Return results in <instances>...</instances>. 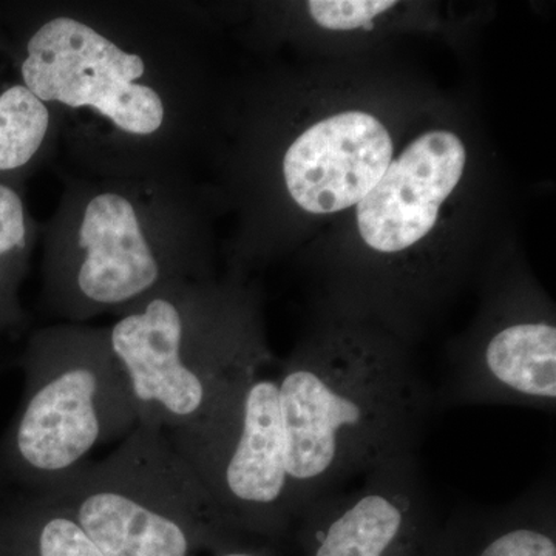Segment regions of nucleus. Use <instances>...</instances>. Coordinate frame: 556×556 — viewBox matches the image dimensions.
<instances>
[{
    "mask_svg": "<svg viewBox=\"0 0 556 556\" xmlns=\"http://www.w3.org/2000/svg\"><path fill=\"white\" fill-rule=\"evenodd\" d=\"M357 481L300 515L291 538L300 556L452 555L456 510H441L417 456L391 460Z\"/></svg>",
    "mask_w": 556,
    "mask_h": 556,
    "instance_id": "obj_8",
    "label": "nucleus"
},
{
    "mask_svg": "<svg viewBox=\"0 0 556 556\" xmlns=\"http://www.w3.org/2000/svg\"><path fill=\"white\" fill-rule=\"evenodd\" d=\"M21 169L10 131L7 129L5 121L0 118V172H13Z\"/></svg>",
    "mask_w": 556,
    "mask_h": 556,
    "instance_id": "obj_16",
    "label": "nucleus"
},
{
    "mask_svg": "<svg viewBox=\"0 0 556 556\" xmlns=\"http://www.w3.org/2000/svg\"><path fill=\"white\" fill-rule=\"evenodd\" d=\"M28 218L20 192L0 182V332L24 320L20 285L28 248Z\"/></svg>",
    "mask_w": 556,
    "mask_h": 556,
    "instance_id": "obj_14",
    "label": "nucleus"
},
{
    "mask_svg": "<svg viewBox=\"0 0 556 556\" xmlns=\"http://www.w3.org/2000/svg\"><path fill=\"white\" fill-rule=\"evenodd\" d=\"M466 163V146L452 131L431 130L416 138L357 204V228L365 244L380 254L415 247L437 225Z\"/></svg>",
    "mask_w": 556,
    "mask_h": 556,
    "instance_id": "obj_11",
    "label": "nucleus"
},
{
    "mask_svg": "<svg viewBox=\"0 0 556 556\" xmlns=\"http://www.w3.org/2000/svg\"><path fill=\"white\" fill-rule=\"evenodd\" d=\"M214 556H277V551L268 544L244 541V543L219 551Z\"/></svg>",
    "mask_w": 556,
    "mask_h": 556,
    "instance_id": "obj_17",
    "label": "nucleus"
},
{
    "mask_svg": "<svg viewBox=\"0 0 556 556\" xmlns=\"http://www.w3.org/2000/svg\"><path fill=\"white\" fill-rule=\"evenodd\" d=\"M166 434L237 533L276 551L291 541L276 378L252 376L208 415Z\"/></svg>",
    "mask_w": 556,
    "mask_h": 556,
    "instance_id": "obj_5",
    "label": "nucleus"
},
{
    "mask_svg": "<svg viewBox=\"0 0 556 556\" xmlns=\"http://www.w3.org/2000/svg\"><path fill=\"white\" fill-rule=\"evenodd\" d=\"M0 556H104L67 508L40 493L0 500Z\"/></svg>",
    "mask_w": 556,
    "mask_h": 556,
    "instance_id": "obj_13",
    "label": "nucleus"
},
{
    "mask_svg": "<svg viewBox=\"0 0 556 556\" xmlns=\"http://www.w3.org/2000/svg\"><path fill=\"white\" fill-rule=\"evenodd\" d=\"M17 70L43 104L89 113L126 141L153 142L169 126V90L152 56L100 20L51 14L25 40Z\"/></svg>",
    "mask_w": 556,
    "mask_h": 556,
    "instance_id": "obj_6",
    "label": "nucleus"
},
{
    "mask_svg": "<svg viewBox=\"0 0 556 556\" xmlns=\"http://www.w3.org/2000/svg\"><path fill=\"white\" fill-rule=\"evenodd\" d=\"M393 141L376 116L348 110L318 121L283 159L288 193L309 214H334L357 206L383 177Z\"/></svg>",
    "mask_w": 556,
    "mask_h": 556,
    "instance_id": "obj_10",
    "label": "nucleus"
},
{
    "mask_svg": "<svg viewBox=\"0 0 556 556\" xmlns=\"http://www.w3.org/2000/svg\"><path fill=\"white\" fill-rule=\"evenodd\" d=\"M276 382L294 522L369 471L417 456L438 405L401 343L362 321L318 332Z\"/></svg>",
    "mask_w": 556,
    "mask_h": 556,
    "instance_id": "obj_1",
    "label": "nucleus"
},
{
    "mask_svg": "<svg viewBox=\"0 0 556 556\" xmlns=\"http://www.w3.org/2000/svg\"><path fill=\"white\" fill-rule=\"evenodd\" d=\"M24 390L0 439V481L42 492L100 445L137 427L129 383L104 328L56 325L33 334L21 358Z\"/></svg>",
    "mask_w": 556,
    "mask_h": 556,
    "instance_id": "obj_3",
    "label": "nucleus"
},
{
    "mask_svg": "<svg viewBox=\"0 0 556 556\" xmlns=\"http://www.w3.org/2000/svg\"><path fill=\"white\" fill-rule=\"evenodd\" d=\"M108 331L138 424L164 431L208 415L273 361L248 300L192 278L135 303Z\"/></svg>",
    "mask_w": 556,
    "mask_h": 556,
    "instance_id": "obj_2",
    "label": "nucleus"
},
{
    "mask_svg": "<svg viewBox=\"0 0 556 556\" xmlns=\"http://www.w3.org/2000/svg\"><path fill=\"white\" fill-rule=\"evenodd\" d=\"M391 0H311L308 10L318 27L332 31L372 30L379 14L393 9Z\"/></svg>",
    "mask_w": 556,
    "mask_h": 556,
    "instance_id": "obj_15",
    "label": "nucleus"
},
{
    "mask_svg": "<svg viewBox=\"0 0 556 556\" xmlns=\"http://www.w3.org/2000/svg\"><path fill=\"white\" fill-rule=\"evenodd\" d=\"M70 243L50 254L46 276L49 306L68 324L123 313L189 269L163 243L144 201L127 189L102 188L79 204Z\"/></svg>",
    "mask_w": 556,
    "mask_h": 556,
    "instance_id": "obj_7",
    "label": "nucleus"
},
{
    "mask_svg": "<svg viewBox=\"0 0 556 556\" xmlns=\"http://www.w3.org/2000/svg\"><path fill=\"white\" fill-rule=\"evenodd\" d=\"M450 556H556L554 477L504 506L457 508Z\"/></svg>",
    "mask_w": 556,
    "mask_h": 556,
    "instance_id": "obj_12",
    "label": "nucleus"
},
{
    "mask_svg": "<svg viewBox=\"0 0 556 556\" xmlns=\"http://www.w3.org/2000/svg\"><path fill=\"white\" fill-rule=\"evenodd\" d=\"M40 495L67 508L104 556H197L244 543L166 431L137 424L115 452Z\"/></svg>",
    "mask_w": 556,
    "mask_h": 556,
    "instance_id": "obj_4",
    "label": "nucleus"
},
{
    "mask_svg": "<svg viewBox=\"0 0 556 556\" xmlns=\"http://www.w3.org/2000/svg\"><path fill=\"white\" fill-rule=\"evenodd\" d=\"M447 407L510 405L554 413L556 328L540 314L510 313L460 348L438 393Z\"/></svg>",
    "mask_w": 556,
    "mask_h": 556,
    "instance_id": "obj_9",
    "label": "nucleus"
}]
</instances>
